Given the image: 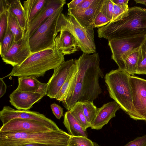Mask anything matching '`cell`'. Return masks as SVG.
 I'll return each instance as SVG.
<instances>
[{
  "label": "cell",
  "mask_w": 146,
  "mask_h": 146,
  "mask_svg": "<svg viewBox=\"0 0 146 146\" xmlns=\"http://www.w3.org/2000/svg\"><path fill=\"white\" fill-rule=\"evenodd\" d=\"M129 9L128 6L121 7L113 3V16L111 22H116L126 17L128 15Z\"/></svg>",
  "instance_id": "30"
},
{
  "label": "cell",
  "mask_w": 146,
  "mask_h": 146,
  "mask_svg": "<svg viewBox=\"0 0 146 146\" xmlns=\"http://www.w3.org/2000/svg\"><path fill=\"white\" fill-rule=\"evenodd\" d=\"M94 1V0H82L75 9H68L67 14L73 15L82 13L90 6Z\"/></svg>",
  "instance_id": "32"
},
{
  "label": "cell",
  "mask_w": 146,
  "mask_h": 146,
  "mask_svg": "<svg viewBox=\"0 0 146 146\" xmlns=\"http://www.w3.org/2000/svg\"><path fill=\"white\" fill-rule=\"evenodd\" d=\"M50 107L53 114L56 118L60 119L63 116V109L60 106L54 103L50 105Z\"/></svg>",
  "instance_id": "37"
},
{
  "label": "cell",
  "mask_w": 146,
  "mask_h": 146,
  "mask_svg": "<svg viewBox=\"0 0 146 146\" xmlns=\"http://www.w3.org/2000/svg\"><path fill=\"white\" fill-rule=\"evenodd\" d=\"M19 90L28 92H36L41 83L36 78L30 77H18Z\"/></svg>",
  "instance_id": "23"
},
{
  "label": "cell",
  "mask_w": 146,
  "mask_h": 146,
  "mask_svg": "<svg viewBox=\"0 0 146 146\" xmlns=\"http://www.w3.org/2000/svg\"><path fill=\"white\" fill-rule=\"evenodd\" d=\"M8 25V11L0 15V42L4 37Z\"/></svg>",
  "instance_id": "34"
},
{
  "label": "cell",
  "mask_w": 146,
  "mask_h": 146,
  "mask_svg": "<svg viewBox=\"0 0 146 146\" xmlns=\"http://www.w3.org/2000/svg\"><path fill=\"white\" fill-rule=\"evenodd\" d=\"M21 146H49L46 144L40 143H32L26 144Z\"/></svg>",
  "instance_id": "43"
},
{
  "label": "cell",
  "mask_w": 146,
  "mask_h": 146,
  "mask_svg": "<svg viewBox=\"0 0 146 146\" xmlns=\"http://www.w3.org/2000/svg\"><path fill=\"white\" fill-rule=\"evenodd\" d=\"M140 47L131 53L125 62V71L130 76H134L137 72Z\"/></svg>",
  "instance_id": "25"
},
{
  "label": "cell",
  "mask_w": 146,
  "mask_h": 146,
  "mask_svg": "<svg viewBox=\"0 0 146 146\" xmlns=\"http://www.w3.org/2000/svg\"><path fill=\"white\" fill-rule=\"evenodd\" d=\"M97 32L98 37L108 40L146 36V9L136 6L130 7L126 17L99 28Z\"/></svg>",
  "instance_id": "2"
},
{
  "label": "cell",
  "mask_w": 146,
  "mask_h": 146,
  "mask_svg": "<svg viewBox=\"0 0 146 146\" xmlns=\"http://www.w3.org/2000/svg\"><path fill=\"white\" fill-rule=\"evenodd\" d=\"M64 61V55L57 50L48 48L32 54L20 65L13 67L5 77H43L46 71L54 70Z\"/></svg>",
  "instance_id": "3"
},
{
  "label": "cell",
  "mask_w": 146,
  "mask_h": 146,
  "mask_svg": "<svg viewBox=\"0 0 146 146\" xmlns=\"http://www.w3.org/2000/svg\"><path fill=\"white\" fill-rule=\"evenodd\" d=\"M43 96L37 92L21 91L16 89L9 95L11 104L18 110H28Z\"/></svg>",
  "instance_id": "15"
},
{
  "label": "cell",
  "mask_w": 146,
  "mask_h": 146,
  "mask_svg": "<svg viewBox=\"0 0 146 146\" xmlns=\"http://www.w3.org/2000/svg\"><path fill=\"white\" fill-rule=\"evenodd\" d=\"M83 113L88 122L91 124L95 118L98 108L93 102L87 100L82 102Z\"/></svg>",
  "instance_id": "27"
},
{
  "label": "cell",
  "mask_w": 146,
  "mask_h": 146,
  "mask_svg": "<svg viewBox=\"0 0 146 146\" xmlns=\"http://www.w3.org/2000/svg\"><path fill=\"white\" fill-rule=\"evenodd\" d=\"M82 0H73L67 4L68 9H75L78 5L82 1Z\"/></svg>",
  "instance_id": "42"
},
{
  "label": "cell",
  "mask_w": 146,
  "mask_h": 146,
  "mask_svg": "<svg viewBox=\"0 0 146 146\" xmlns=\"http://www.w3.org/2000/svg\"><path fill=\"white\" fill-rule=\"evenodd\" d=\"M47 1L28 0L23 2V6L26 15L27 27L38 15L45 6Z\"/></svg>",
  "instance_id": "20"
},
{
  "label": "cell",
  "mask_w": 146,
  "mask_h": 146,
  "mask_svg": "<svg viewBox=\"0 0 146 146\" xmlns=\"http://www.w3.org/2000/svg\"><path fill=\"white\" fill-rule=\"evenodd\" d=\"M136 3H140L145 5L146 6V0H134Z\"/></svg>",
  "instance_id": "44"
},
{
  "label": "cell",
  "mask_w": 146,
  "mask_h": 146,
  "mask_svg": "<svg viewBox=\"0 0 146 146\" xmlns=\"http://www.w3.org/2000/svg\"><path fill=\"white\" fill-rule=\"evenodd\" d=\"M113 3L111 0H105L101 12L111 20L112 19Z\"/></svg>",
  "instance_id": "35"
},
{
  "label": "cell",
  "mask_w": 146,
  "mask_h": 146,
  "mask_svg": "<svg viewBox=\"0 0 146 146\" xmlns=\"http://www.w3.org/2000/svg\"><path fill=\"white\" fill-rule=\"evenodd\" d=\"M124 146H146V135L137 137Z\"/></svg>",
  "instance_id": "36"
},
{
  "label": "cell",
  "mask_w": 146,
  "mask_h": 146,
  "mask_svg": "<svg viewBox=\"0 0 146 146\" xmlns=\"http://www.w3.org/2000/svg\"><path fill=\"white\" fill-rule=\"evenodd\" d=\"M63 10L60 8L47 19L29 37L31 54L48 48H53L58 19Z\"/></svg>",
  "instance_id": "7"
},
{
  "label": "cell",
  "mask_w": 146,
  "mask_h": 146,
  "mask_svg": "<svg viewBox=\"0 0 146 146\" xmlns=\"http://www.w3.org/2000/svg\"><path fill=\"white\" fill-rule=\"evenodd\" d=\"M93 146H99V145L96 143L93 142Z\"/></svg>",
  "instance_id": "45"
},
{
  "label": "cell",
  "mask_w": 146,
  "mask_h": 146,
  "mask_svg": "<svg viewBox=\"0 0 146 146\" xmlns=\"http://www.w3.org/2000/svg\"><path fill=\"white\" fill-rule=\"evenodd\" d=\"M129 75L118 68L106 73L105 81L109 96L127 114L132 107V94Z\"/></svg>",
  "instance_id": "5"
},
{
  "label": "cell",
  "mask_w": 146,
  "mask_h": 146,
  "mask_svg": "<svg viewBox=\"0 0 146 146\" xmlns=\"http://www.w3.org/2000/svg\"><path fill=\"white\" fill-rule=\"evenodd\" d=\"M69 111L85 130L86 131L87 128L91 127V124L88 122L83 113L82 102H76Z\"/></svg>",
  "instance_id": "26"
},
{
  "label": "cell",
  "mask_w": 146,
  "mask_h": 146,
  "mask_svg": "<svg viewBox=\"0 0 146 146\" xmlns=\"http://www.w3.org/2000/svg\"><path fill=\"white\" fill-rule=\"evenodd\" d=\"M113 3L120 6H128V3L129 0H111Z\"/></svg>",
  "instance_id": "41"
},
{
  "label": "cell",
  "mask_w": 146,
  "mask_h": 146,
  "mask_svg": "<svg viewBox=\"0 0 146 146\" xmlns=\"http://www.w3.org/2000/svg\"><path fill=\"white\" fill-rule=\"evenodd\" d=\"M8 25L13 36V43L23 38L25 33L21 29L16 17L8 11Z\"/></svg>",
  "instance_id": "24"
},
{
  "label": "cell",
  "mask_w": 146,
  "mask_h": 146,
  "mask_svg": "<svg viewBox=\"0 0 146 146\" xmlns=\"http://www.w3.org/2000/svg\"><path fill=\"white\" fill-rule=\"evenodd\" d=\"M136 74L146 75V39L139 50V56Z\"/></svg>",
  "instance_id": "28"
},
{
  "label": "cell",
  "mask_w": 146,
  "mask_h": 146,
  "mask_svg": "<svg viewBox=\"0 0 146 146\" xmlns=\"http://www.w3.org/2000/svg\"><path fill=\"white\" fill-rule=\"evenodd\" d=\"M74 62L78 72L74 90L69 98L62 102L68 111L78 102H93L96 99L102 92L99 79L105 76L100 67L99 54L96 52L91 54L83 53Z\"/></svg>",
  "instance_id": "1"
},
{
  "label": "cell",
  "mask_w": 146,
  "mask_h": 146,
  "mask_svg": "<svg viewBox=\"0 0 146 146\" xmlns=\"http://www.w3.org/2000/svg\"><path fill=\"white\" fill-rule=\"evenodd\" d=\"M63 123L70 135L88 137L86 131L69 111L66 112L64 114Z\"/></svg>",
  "instance_id": "21"
},
{
  "label": "cell",
  "mask_w": 146,
  "mask_h": 146,
  "mask_svg": "<svg viewBox=\"0 0 146 146\" xmlns=\"http://www.w3.org/2000/svg\"><path fill=\"white\" fill-rule=\"evenodd\" d=\"M10 0H0V15L8 11Z\"/></svg>",
  "instance_id": "38"
},
{
  "label": "cell",
  "mask_w": 146,
  "mask_h": 146,
  "mask_svg": "<svg viewBox=\"0 0 146 146\" xmlns=\"http://www.w3.org/2000/svg\"><path fill=\"white\" fill-rule=\"evenodd\" d=\"M121 108L115 101L104 104L98 108L95 118L91 124V129L99 130L107 124L113 118L115 117L116 111Z\"/></svg>",
  "instance_id": "16"
},
{
  "label": "cell",
  "mask_w": 146,
  "mask_h": 146,
  "mask_svg": "<svg viewBox=\"0 0 146 146\" xmlns=\"http://www.w3.org/2000/svg\"></svg>",
  "instance_id": "46"
},
{
  "label": "cell",
  "mask_w": 146,
  "mask_h": 146,
  "mask_svg": "<svg viewBox=\"0 0 146 146\" xmlns=\"http://www.w3.org/2000/svg\"><path fill=\"white\" fill-rule=\"evenodd\" d=\"M146 39V36L139 35L108 40L111 58L118 68L125 71V62L127 57L139 48Z\"/></svg>",
  "instance_id": "8"
},
{
  "label": "cell",
  "mask_w": 146,
  "mask_h": 146,
  "mask_svg": "<svg viewBox=\"0 0 146 146\" xmlns=\"http://www.w3.org/2000/svg\"><path fill=\"white\" fill-rule=\"evenodd\" d=\"M78 72V67L75 63L72 70L56 96L55 99L59 102L68 99L72 95L75 87Z\"/></svg>",
  "instance_id": "19"
},
{
  "label": "cell",
  "mask_w": 146,
  "mask_h": 146,
  "mask_svg": "<svg viewBox=\"0 0 146 146\" xmlns=\"http://www.w3.org/2000/svg\"><path fill=\"white\" fill-rule=\"evenodd\" d=\"M47 83L41 82L36 92L40 94L44 97L46 95Z\"/></svg>",
  "instance_id": "40"
},
{
  "label": "cell",
  "mask_w": 146,
  "mask_h": 146,
  "mask_svg": "<svg viewBox=\"0 0 146 146\" xmlns=\"http://www.w3.org/2000/svg\"><path fill=\"white\" fill-rule=\"evenodd\" d=\"M66 3L65 0H47L43 8L27 27L26 32L28 33L29 37L41 25L56 11L63 7Z\"/></svg>",
  "instance_id": "14"
},
{
  "label": "cell",
  "mask_w": 146,
  "mask_h": 146,
  "mask_svg": "<svg viewBox=\"0 0 146 146\" xmlns=\"http://www.w3.org/2000/svg\"><path fill=\"white\" fill-rule=\"evenodd\" d=\"M111 21V20L101 11L98 14L94 20L92 27L94 28H100L106 25Z\"/></svg>",
  "instance_id": "33"
},
{
  "label": "cell",
  "mask_w": 146,
  "mask_h": 146,
  "mask_svg": "<svg viewBox=\"0 0 146 146\" xmlns=\"http://www.w3.org/2000/svg\"><path fill=\"white\" fill-rule=\"evenodd\" d=\"M29 36L26 32L23 38L14 43L2 58L3 62L13 67L20 65L31 54Z\"/></svg>",
  "instance_id": "11"
},
{
  "label": "cell",
  "mask_w": 146,
  "mask_h": 146,
  "mask_svg": "<svg viewBox=\"0 0 146 146\" xmlns=\"http://www.w3.org/2000/svg\"><path fill=\"white\" fill-rule=\"evenodd\" d=\"M71 135L59 129L43 132H0V146H21L32 143L68 146Z\"/></svg>",
  "instance_id": "4"
},
{
  "label": "cell",
  "mask_w": 146,
  "mask_h": 146,
  "mask_svg": "<svg viewBox=\"0 0 146 146\" xmlns=\"http://www.w3.org/2000/svg\"><path fill=\"white\" fill-rule=\"evenodd\" d=\"M104 1L105 0H94L90 6L83 12L72 15L83 27L94 29L93 23L101 11Z\"/></svg>",
  "instance_id": "18"
},
{
  "label": "cell",
  "mask_w": 146,
  "mask_h": 146,
  "mask_svg": "<svg viewBox=\"0 0 146 146\" xmlns=\"http://www.w3.org/2000/svg\"><path fill=\"white\" fill-rule=\"evenodd\" d=\"M53 130L40 121L31 119L15 118L4 125L0 129V132H43Z\"/></svg>",
  "instance_id": "13"
},
{
  "label": "cell",
  "mask_w": 146,
  "mask_h": 146,
  "mask_svg": "<svg viewBox=\"0 0 146 146\" xmlns=\"http://www.w3.org/2000/svg\"><path fill=\"white\" fill-rule=\"evenodd\" d=\"M68 146H93V143L88 137L71 135Z\"/></svg>",
  "instance_id": "31"
},
{
  "label": "cell",
  "mask_w": 146,
  "mask_h": 146,
  "mask_svg": "<svg viewBox=\"0 0 146 146\" xmlns=\"http://www.w3.org/2000/svg\"><path fill=\"white\" fill-rule=\"evenodd\" d=\"M3 78H0V98L2 97L6 93L7 86L3 80Z\"/></svg>",
  "instance_id": "39"
},
{
  "label": "cell",
  "mask_w": 146,
  "mask_h": 146,
  "mask_svg": "<svg viewBox=\"0 0 146 146\" xmlns=\"http://www.w3.org/2000/svg\"><path fill=\"white\" fill-rule=\"evenodd\" d=\"M132 94V107L128 114L135 120L146 121V80L130 76Z\"/></svg>",
  "instance_id": "9"
},
{
  "label": "cell",
  "mask_w": 146,
  "mask_h": 146,
  "mask_svg": "<svg viewBox=\"0 0 146 146\" xmlns=\"http://www.w3.org/2000/svg\"><path fill=\"white\" fill-rule=\"evenodd\" d=\"M18 118L40 121L49 126L53 130H57L60 129L53 121L44 114L37 111L16 110L9 106H4L0 111V119L2 125L12 119Z\"/></svg>",
  "instance_id": "10"
},
{
  "label": "cell",
  "mask_w": 146,
  "mask_h": 146,
  "mask_svg": "<svg viewBox=\"0 0 146 146\" xmlns=\"http://www.w3.org/2000/svg\"><path fill=\"white\" fill-rule=\"evenodd\" d=\"M8 11L16 17L21 29L25 33L27 27V20L25 11L21 1L10 0Z\"/></svg>",
  "instance_id": "22"
},
{
  "label": "cell",
  "mask_w": 146,
  "mask_h": 146,
  "mask_svg": "<svg viewBox=\"0 0 146 146\" xmlns=\"http://www.w3.org/2000/svg\"><path fill=\"white\" fill-rule=\"evenodd\" d=\"M53 47L64 56L73 53L80 49L74 36L65 30L61 31L56 37Z\"/></svg>",
  "instance_id": "17"
},
{
  "label": "cell",
  "mask_w": 146,
  "mask_h": 146,
  "mask_svg": "<svg viewBox=\"0 0 146 146\" xmlns=\"http://www.w3.org/2000/svg\"><path fill=\"white\" fill-rule=\"evenodd\" d=\"M13 34L10 30L8 25L5 36L0 42V53L1 58L7 53L13 44Z\"/></svg>",
  "instance_id": "29"
},
{
  "label": "cell",
  "mask_w": 146,
  "mask_h": 146,
  "mask_svg": "<svg viewBox=\"0 0 146 146\" xmlns=\"http://www.w3.org/2000/svg\"><path fill=\"white\" fill-rule=\"evenodd\" d=\"M67 15V16L62 13L60 15L56 25V36L62 30L67 31L74 36L83 53L90 54L96 52L94 29L83 27L72 15Z\"/></svg>",
  "instance_id": "6"
},
{
  "label": "cell",
  "mask_w": 146,
  "mask_h": 146,
  "mask_svg": "<svg viewBox=\"0 0 146 146\" xmlns=\"http://www.w3.org/2000/svg\"><path fill=\"white\" fill-rule=\"evenodd\" d=\"M75 64L73 59L64 61L54 70L53 73L47 83L46 95L50 98H56Z\"/></svg>",
  "instance_id": "12"
}]
</instances>
